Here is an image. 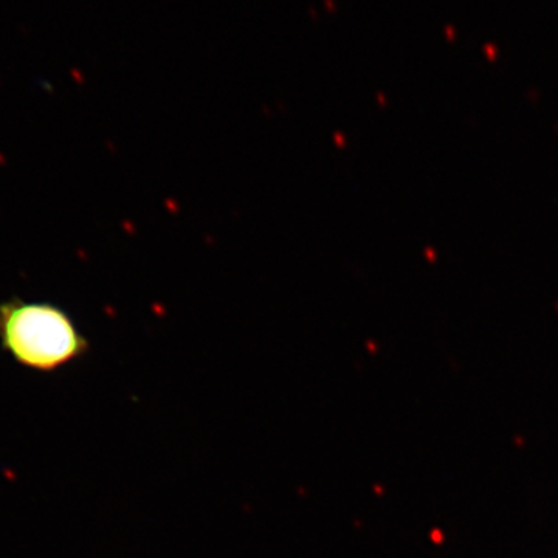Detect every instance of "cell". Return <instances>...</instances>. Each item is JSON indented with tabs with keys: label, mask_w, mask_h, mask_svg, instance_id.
<instances>
[{
	"label": "cell",
	"mask_w": 558,
	"mask_h": 558,
	"mask_svg": "<svg viewBox=\"0 0 558 558\" xmlns=\"http://www.w3.org/2000/svg\"><path fill=\"white\" fill-rule=\"evenodd\" d=\"M0 348L24 368L54 373L83 357L89 341L61 307L13 299L0 303Z\"/></svg>",
	"instance_id": "1"
}]
</instances>
